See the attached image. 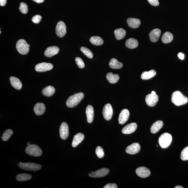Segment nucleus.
Here are the masks:
<instances>
[{
	"label": "nucleus",
	"instance_id": "9d476101",
	"mask_svg": "<svg viewBox=\"0 0 188 188\" xmlns=\"http://www.w3.org/2000/svg\"><path fill=\"white\" fill-rule=\"evenodd\" d=\"M158 100V96L156 94L152 93L148 94L146 96L145 101L147 105L150 107H154L157 103Z\"/></svg>",
	"mask_w": 188,
	"mask_h": 188
},
{
	"label": "nucleus",
	"instance_id": "4468645a",
	"mask_svg": "<svg viewBox=\"0 0 188 188\" xmlns=\"http://www.w3.org/2000/svg\"><path fill=\"white\" fill-rule=\"evenodd\" d=\"M141 150V146L138 143H134L127 146L126 149L127 153L130 154L138 153Z\"/></svg>",
	"mask_w": 188,
	"mask_h": 188
},
{
	"label": "nucleus",
	"instance_id": "4c0bfd02",
	"mask_svg": "<svg viewBox=\"0 0 188 188\" xmlns=\"http://www.w3.org/2000/svg\"><path fill=\"white\" fill-rule=\"evenodd\" d=\"M19 9L23 14H27L28 10V6L26 3H21L20 7H19Z\"/></svg>",
	"mask_w": 188,
	"mask_h": 188
},
{
	"label": "nucleus",
	"instance_id": "423d86ee",
	"mask_svg": "<svg viewBox=\"0 0 188 188\" xmlns=\"http://www.w3.org/2000/svg\"><path fill=\"white\" fill-rule=\"evenodd\" d=\"M29 46L26 41L23 39L19 40L16 44L17 50L20 54L25 55L28 53Z\"/></svg>",
	"mask_w": 188,
	"mask_h": 188
},
{
	"label": "nucleus",
	"instance_id": "c9c22d12",
	"mask_svg": "<svg viewBox=\"0 0 188 188\" xmlns=\"http://www.w3.org/2000/svg\"><path fill=\"white\" fill-rule=\"evenodd\" d=\"M181 159L183 161L188 160V146L184 148L182 151L181 154Z\"/></svg>",
	"mask_w": 188,
	"mask_h": 188
},
{
	"label": "nucleus",
	"instance_id": "7c9ffc66",
	"mask_svg": "<svg viewBox=\"0 0 188 188\" xmlns=\"http://www.w3.org/2000/svg\"><path fill=\"white\" fill-rule=\"evenodd\" d=\"M173 38V36L172 33L169 32H166L163 35L162 41L164 43H169L172 41Z\"/></svg>",
	"mask_w": 188,
	"mask_h": 188
},
{
	"label": "nucleus",
	"instance_id": "bb28decb",
	"mask_svg": "<svg viewBox=\"0 0 188 188\" xmlns=\"http://www.w3.org/2000/svg\"><path fill=\"white\" fill-rule=\"evenodd\" d=\"M125 45L129 49H133L138 47V42L137 40L130 38L127 40Z\"/></svg>",
	"mask_w": 188,
	"mask_h": 188
},
{
	"label": "nucleus",
	"instance_id": "b1692460",
	"mask_svg": "<svg viewBox=\"0 0 188 188\" xmlns=\"http://www.w3.org/2000/svg\"><path fill=\"white\" fill-rule=\"evenodd\" d=\"M164 123L161 121H158L155 122L152 125L150 128V131L152 133H155L162 128Z\"/></svg>",
	"mask_w": 188,
	"mask_h": 188
},
{
	"label": "nucleus",
	"instance_id": "6e6552de",
	"mask_svg": "<svg viewBox=\"0 0 188 188\" xmlns=\"http://www.w3.org/2000/svg\"><path fill=\"white\" fill-rule=\"evenodd\" d=\"M53 67V65L51 63L42 62L37 64L35 69L37 72H42L51 70Z\"/></svg>",
	"mask_w": 188,
	"mask_h": 188
},
{
	"label": "nucleus",
	"instance_id": "49530a36",
	"mask_svg": "<svg viewBox=\"0 0 188 188\" xmlns=\"http://www.w3.org/2000/svg\"><path fill=\"white\" fill-rule=\"evenodd\" d=\"M184 187L181 186H177L175 187V188H183Z\"/></svg>",
	"mask_w": 188,
	"mask_h": 188
},
{
	"label": "nucleus",
	"instance_id": "7ed1b4c3",
	"mask_svg": "<svg viewBox=\"0 0 188 188\" xmlns=\"http://www.w3.org/2000/svg\"><path fill=\"white\" fill-rule=\"evenodd\" d=\"M172 141V135L168 133L162 134L158 139L159 144L161 147L163 148H166L169 147Z\"/></svg>",
	"mask_w": 188,
	"mask_h": 188
},
{
	"label": "nucleus",
	"instance_id": "5701e85b",
	"mask_svg": "<svg viewBox=\"0 0 188 188\" xmlns=\"http://www.w3.org/2000/svg\"><path fill=\"white\" fill-rule=\"evenodd\" d=\"M10 81L12 87L15 89L18 90L22 89V84L19 79L16 77L12 76L10 78Z\"/></svg>",
	"mask_w": 188,
	"mask_h": 188
},
{
	"label": "nucleus",
	"instance_id": "aec40b11",
	"mask_svg": "<svg viewBox=\"0 0 188 188\" xmlns=\"http://www.w3.org/2000/svg\"><path fill=\"white\" fill-rule=\"evenodd\" d=\"M84 138V135L82 133H79L75 135L73 138L72 143L73 147H76L82 141Z\"/></svg>",
	"mask_w": 188,
	"mask_h": 188
},
{
	"label": "nucleus",
	"instance_id": "0eeeda50",
	"mask_svg": "<svg viewBox=\"0 0 188 188\" xmlns=\"http://www.w3.org/2000/svg\"><path fill=\"white\" fill-rule=\"evenodd\" d=\"M56 34L58 37L64 36L67 33L66 26L64 22L62 21L58 22L56 25Z\"/></svg>",
	"mask_w": 188,
	"mask_h": 188
},
{
	"label": "nucleus",
	"instance_id": "c03bdc74",
	"mask_svg": "<svg viewBox=\"0 0 188 188\" xmlns=\"http://www.w3.org/2000/svg\"><path fill=\"white\" fill-rule=\"evenodd\" d=\"M178 56V57L181 60H183L184 58V55L183 53H181V52L179 53Z\"/></svg>",
	"mask_w": 188,
	"mask_h": 188
},
{
	"label": "nucleus",
	"instance_id": "79ce46f5",
	"mask_svg": "<svg viewBox=\"0 0 188 188\" xmlns=\"http://www.w3.org/2000/svg\"><path fill=\"white\" fill-rule=\"evenodd\" d=\"M118 187L115 183H109L104 186V188H117Z\"/></svg>",
	"mask_w": 188,
	"mask_h": 188
},
{
	"label": "nucleus",
	"instance_id": "20e7f679",
	"mask_svg": "<svg viewBox=\"0 0 188 188\" xmlns=\"http://www.w3.org/2000/svg\"><path fill=\"white\" fill-rule=\"evenodd\" d=\"M25 151L29 155L35 157H39L42 154L41 148L36 145H28L26 147Z\"/></svg>",
	"mask_w": 188,
	"mask_h": 188
},
{
	"label": "nucleus",
	"instance_id": "2f4dec72",
	"mask_svg": "<svg viewBox=\"0 0 188 188\" xmlns=\"http://www.w3.org/2000/svg\"><path fill=\"white\" fill-rule=\"evenodd\" d=\"M90 41L95 46H100L103 44L104 41L99 36H93L90 39Z\"/></svg>",
	"mask_w": 188,
	"mask_h": 188
},
{
	"label": "nucleus",
	"instance_id": "f704fd0d",
	"mask_svg": "<svg viewBox=\"0 0 188 188\" xmlns=\"http://www.w3.org/2000/svg\"><path fill=\"white\" fill-rule=\"evenodd\" d=\"M81 50L82 53L86 56L87 57L90 58H93V52L89 49L86 47H82L81 48Z\"/></svg>",
	"mask_w": 188,
	"mask_h": 188
},
{
	"label": "nucleus",
	"instance_id": "c756f323",
	"mask_svg": "<svg viewBox=\"0 0 188 188\" xmlns=\"http://www.w3.org/2000/svg\"><path fill=\"white\" fill-rule=\"evenodd\" d=\"M114 33L116 39L118 40L124 38L126 34V31L123 28L116 29L115 30Z\"/></svg>",
	"mask_w": 188,
	"mask_h": 188
},
{
	"label": "nucleus",
	"instance_id": "a878e982",
	"mask_svg": "<svg viewBox=\"0 0 188 188\" xmlns=\"http://www.w3.org/2000/svg\"><path fill=\"white\" fill-rule=\"evenodd\" d=\"M156 74V71L153 70L148 72H144L141 75V78L143 80H148L155 76Z\"/></svg>",
	"mask_w": 188,
	"mask_h": 188
},
{
	"label": "nucleus",
	"instance_id": "9b49d317",
	"mask_svg": "<svg viewBox=\"0 0 188 188\" xmlns=\"http://www.w3.org/2000/svg\"><path fill=\"white\" fill-rule=\"evenodd\" d=\"M60 135L62 139L66 140L69 135V127L67 123L63 122L61 125L60 128Z\"/></svg>",
	"mask_w": 188,
	"mask_h": 188
},
{
	"label": "nucleus",
	"instance_id": "de8ad7c7",
	"mask_svg": "<svg viewBox=\"0 0 188 188\" xmlns=\"http://www.w3.org/2000/svg\"><path fill=\"white\" fill-rule=\"evenodd\" d=\"M151 93L152 94H155L156 93L154 91H152V93Z\"/></svg>",
	"mask_w": 188,
	"mask_h": 188
},
{
	"label": "nucleus",
	"instance_id": "a19ab883",
	"mask_svg": "<svg viewBox=\"0 0 188 188\" xmlns=\"http://www.w3.org/2000/svg\"><path fill=\"white\" fill-rule=\"evenodd\" d=\"M147 1L152 6H157L159 5V3L158 0H147Z\"/></svg>",
	"mask_w": 188,
	"mask_h": 188
},
{
	"label": "nucleus",
	"instance_id": "09e8293b",
	"mask_svg": "<svg viewBox=\"0 0 188 188\" xmlns=\"http://www.w3.org/2000/svg\"><path fill=\"white\" fill-rule=\"evenodd\" d=\"M1 33V31H0V33Z\"/></svg>",
	"mask_w": 188,
	"mask_h": 188
},
{
	"label": "nucleus",
	"instance_id": "ea45409f",
	"mask_svg": "<svg viewBox=\"0 0 188 188\" xmlns=\"http://www.w3.org/2000/svg\"><path fill=\"white\" fill-rule=\"evenodd\" d=\"M41 19V16L39 15H37L34 16L32 19V21L35 24H38Z\"/></svg>",
	"mask_w": 188,
	"mask_h": 188
},
{
	"label": "nucleus",
	"instance_id": "f8f14e48",
	"mask_svg": "<svg viewBox=\"0 0 188 188\" xmlns=\"http://www.w3.org/2000/svg\"><path fill=\"white\" fill-rule=\"evenodd\" d=\"M110 170L107 168H103L99 169L95 172H91L89 174V176L91 177L99 178L106 176L108 174Z\"/></svg>",
	"mask_w": 188,
	"mask_h": 188
},
{
	"label": "nucleus",
	"instance_id": "473e14b6",
	"mask_svg": "<svg viewBox=\"0 0 188 188\" xmlns=\"http://www.w3.org/2000/svg\"><path fill=\"white\" fill-rule=\"evenodd\" d=\"M32 175L27 173H20L16 176L17 180L19 181H25L29 180L31 179Z\"/></svg>",
	"mask_w": 188,
	"mask_h": 188
},
{
	"label": "nucleus",
	"instance_id": "dca6fc26",
	"mask_svg": "<svg viewBox=\"0 0 188 188\" xmlns=\"http://www.w3.org/2000/svg\"><path fill=\"white\" fill-rule=\"evenodd\" d=\"M137 125L135 123H132L125 126L122 130V132L124 134H130L134 132L136 130Z\"/></svg>",
	"mask_w": 188,
	"mask_h": 188
},
{
	"label": "nucleus",
	"instance_id": "37998d69",
	"mask_svg": "<svg viewBox=\"0 0 188 188\" xmlns=\"http://www.w3.org/2000/svg\"><path fill=\"white\" fill-rule=\"evenodd\" d=\"M7 3V0H0V5L1 6H5Z\"/></svg>",
	"mask_w": 188,
	"mask_h": 188
},
{
	"label": "nucleus",
	"instance_id": "6ab92c4d",
	"mask_svg": "<svg viewBox=\"0 0 188 188\" xmlns=\"http://www.w3.org/2000/svg\"><path fill=\"white\" fill-rule=\"evenodd\" d=\"M45 104L42 103H37L35 104L34 107V111L37 115H43L45 111Z\"/></svg>",
	"mask_w": 188,
	"mask_h": 188
},
{
	"label": "nucleus",
	"instance_id": "f257e3e1",
	"mask_svg": "<svg viewBox=\"0 0 188 188\" xmlns=\"http://www.w3.org/2000/svg\"><path fill=\"white\" fill-rule=\"evenodd\" d=\"M188 101L187 98L179 91L174 92L171 96V101L176 106L184 105L187 103Z\"/></svg>",
	"mask_w": 188,
	"mask_h": 188
},
{
	"label": "nucleus",
	"instance_id": "ddd939ff",
	"mask_svg": "<svg viewBox=\"0 0 188 188\" xmlns=\"http://www.w3.org/2000/svg\"><path fill=\"white\" fill-rule=\"evenodd\" d=\"M135 172L138 176L142 178H146L150 175L149 169L144 167H139L136 170Z\"/></svg>",
	"mask_w": 188,
	"mask_h": 188
},
{
	"label": "nucleus",
	"instance_id": "393cba45",
	"mask_svg": "<svg viewBox=\"0 0 188 188\" xmlns=\"http://www.w3.org/2000/svg\"><path fill=\"white\" fill-rule=\"evenodd\" d=\"M55 89L51 86H49L43 90L42 93L46 97H50L53 95L55 93Z\"/></svg>",
	"mask_w": 188,
	"mask_h": 188
},
{
	"label": "nucleus",
	"instance_id": "a211bd4d",
	"mask_svg": "<svg viewBox=\"0 0 188 188\" xmlns=\"http://www.w3.org/2000/svg\"><path fill=\"white\" fill-rule=\"evenodd\" d=\"M161 34V31L159 29H155L152 30L149 34L150 40L153 42L158 41Z\"/></svg>",
	"mask_w": 188,
	"mask_h": 188
},
{
	"label": "nucleus",
	"instance_id": "39448f33",
	"mask_svg": "<svg viewBox=\"0 0 188 188\" xmlns=\"http://www.w3.org/2000/svg\"><path fill=\"white\" fill-rule=\"evenodd\" d=\"M18 166L21 169L24 170L35 171L40 170L41 166L40 164L34 163L20 162L18 164Z\"/></svg>",
	"mask_w": 188,
	"mask_h": 188
},
{
	"label": "nucleus",
	"instance_id": "412c9836",
	"mask_svg": "<svg viewBox=\"0 0 188 188\" xmlns=\"http://www.w3.org/2000/svg\"><path fill=\"white\" fill-rule=\"evenodd\" d=\"M87 121L89 123L93 122L94 116V111L93 107L90 105H88L86 110Z\"/></svg>",
	"mask_w": 188,
	"mask_h": 188
},
{
	"label": "nucleus",
	"instance_id": "4be33fe9",
	"mask_svg": "<svg viewBox=\"0 0 188 188\" xmlns=\"http://www.w3.org/2000/svg\"><path fill=\"white\" fill-rule=\"evenodd\" d=\"M128 26L130 28L135 29L138 28L141 24V21L138 19L129 18L127 20Z\"/></svg>",
	"mask_w": 188,
	"mask_h": 188
},
{
	"label": "nucleus",
	"instance_id": "f03ea898",
	"mask_svg": "<svg viewBox=\"0 0 188 188\" xmlns=\"http://www.w3.org/2000/svg\"><path fill=\"white\" fill-rule=\"evenodd\" d=\"M84 97L83 93L75 94L68 98L66 101V105L69 108H73L80 103Z\"/></svg>",
	"mask_w": 188,
	"mask_h": 188
},
{
	"label": "nucleus",
	"instance_id": "e433bc0d",
	"mask_svg": "<svg viewBox=\"0 0 188 188\" xmlns=\"http://www.w3.org/2000/svg\"><path fill=\"white\" fill-rule=\"evenodd\" d=\"M95 153L99 158H102L104 156V152L103 149L99 146H98L96 148Z\"/></svg>",
	"mask_w": 188,
	"mask_h": 188
},
{
	"label": "nucleus",
	"instance_id": "a18cd8bd",
	"mask_svg": "<svg viewBox=\"0 0 188 188\" xmlns=\"http://www.w3.org/2000/svg\"><path fill=\"white\" fill-rule=\"evenodd\" d=\"M33 1L36 2L37 3H43L44 1V0H33Z\"/></svg>",
	"mask_w": 188,
	"mask_h": 188
},
{
	"label": "nucleus",
	"instance_id": "cd10ccee",
	"mask_svg": "<svg viewBox=\"0 0 188 188\" xmlns=\"http://www.w3.org/2000/svg\"><path fill=\"white\" fill-rule=\"evenodd\" d=\"M106 78L110 83L115 84L118 82L120 77L118 74H114L112 73H109L107 74Z\"/></svg>",
	"mask_w": 188,
	"mask_h": 188
},
{
	"label": "nucleus",
	"instance_id": "72a5a7b5",
	"mask_svg": "<svg viewBox=\"0 0 188 188\" xmlns=\"http://www.w3.org/2000/svg\"><path fill=\"white\" fill-rule=\"evenodd\" d=\"M13 134V131L11 130L8 129L4 132L2 136V139L4 141H8Z\"/></svg>",
	"mask_w": 188,
	"mask_h": 188
},
{
	"label": "nucleus",
	"instance_id": "f3484780",
	"mask_svg": "<svg viewBox=\"0 0 188 188\" xmlns=\"http://www.w3.org/2000/svg\"><path fill=\"white\" fill-rule=\"evenodd\" d=\"M59 51V48L56 46H53L48 47L45 50L44 55L47 57H51L56 55Z\"/></svg>",
	"mask_w": 188,
	"mask_h": 188
},
{
	"label": "nucleus",
	"instance_id": "2eb2a0df",
	"mask_svg": "<svg viewBox=\"0 0 188 188\" xmlns=\"http://www.w3.org/2000/svg\"><path fill=\"white\" fill-rule=\"evenodd\" d=\"M129 115V111L126 109L121 111L119 116V124L122 125L124 124L128 120Z\"/></svg>",
	"mask_w": 188,
	"mask_h": 188
},
{
	"label": "nucleus",
	"instance_id": "58836bf2",
	"mask_svg": "<svg viewBox=\"0 0 188 188\" xmlns=\"http://www.w3.org/2000/svg\"><path fill=\"white\" fill-rule=\"evenodd\" d=\"M75 61L79 68L82 69L84 67L85 64L81 58L77 57L75 58Z\"/></svg>",
	"mask_w": 188,
	"mask_h": 188
},
{
	"label": "nucleus",
	"instance_id": "1a4fd4ad",
	"mask_svg": "<svg viewBox=\"0 0 188 188\" xmlns=\"http://www.w3.org/2000/svg\"><path fill=\"white\" fill-rule=\"evenodd\" d=\"M102 114L106 120L109 121L111 119L113 115V109L110 104H107L104 106L102 110Z\"/></svg>",
	"mask_w": 188,
	"mask_h": 188
},
{
	"label": "nucleus",
	"instance_id": "c85d7f7f",
	"mask_svg": "<svg viewBox=\"0 0 188 188\" xmlns=\"http://www.w3.org/2000/svg\"><path fill=\"white\" fill-rule=\"evenodd\" d=\"M109 66L111 68L113 69H119L122 68L123 64L115 58L111 59L109 62Z\"/></svg>",
	"mask_w": 188,
	"mask_h": 188
}]
</instances>
